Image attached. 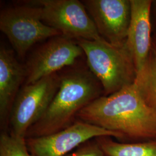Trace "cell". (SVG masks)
I'll list each match as a JSON object with an SVG mask.
<instances>
[{
    "instance_id": "obj_7",
    "label": "cell",
    "mask_w": 156,
    "mask_h": 156,
    "mask_svg": "<svg viewBox=\"0 0 156 156\" xmlns=\"http://www.w3.org/2000/svg\"><path fill=\"white\" fill-rule=\"evenodd\" d=\"M83 54V50L74 39L62 35L49 39L34 52L25 65V84L34 83L64 67L73 66Z\"/></svg>"
},
{
    "instance_id": "obj_3",
    "label": "cell",
    "mask_w": 156,
    "mask_h": 156,
    "mask_svg": "<svg viewBox=\"0 0 156 156\" xmlns=\"http://www.w3.org/2000/svg\"><path fill=\"white\" fill-rule=\"evenodd\" d=\"M88 68L100 82L103 95H109L133 84L136 70L126 45L116 46L106 40L79 39Z\"/></svg>"
},
{
    "instance_id": "obj_6",
    "label": "cell",
    "mask_w": 156,
    "mask_h": 156,
    "mask_svg": "<svg viewBox=\"0 0 156 156\" xmlns=\"http://www.w3.org/2000/svg\"><path fill=\"white\" fill-rule=\"evenodd\" d=\"M41 9L46 25L62 35L74 39L102 41L82 1L78 0H34L27 1Z\"/></svg>"
},
{
    "instance_id": "obj_14",
    "label": "cell",
    "mask_w": 156,
    "mask_h": 156,
    "mask_svg": "<svg viewBox=\"0 0 156 156\" xmlns=\"http://www.w3.org/2000/svg\"><path fill=\"white\" fill-rule=\"evenodd\" d=\"M0 156H34L28 150L26 138L9 131H1Z\"/></svg>"
},
{
    "instance_id": "obj_1",
    "label": "cell",
    "mask_w": 156,
    "mask_h": 156,
    "mask_svg": "<svg viewBox=\"0 0 156 156\" xmlns=\"http://www.w3.org/2000/svg\"><path fill=\"white\" fill-rule=\"evenodd\" d=\"M76 119L117 134L122 142L156 140V111L146 104L134 83L95 99Z\"/></svg>"
},
{
    "instance_id": "obj_2",
    "label": "cell",
    "mask_w": 156,
    "mask_h": 156,
    "mask_svg": "<svg viewBox=\"0 0 156 156\" xmlns=\"http://www.w3.org/2000/svg\"><path fill=\"white\" fill-rule=\"evenodd\" d=\"M103 95L100 82L89 68H73L60 75V86L42 116L33 125L26 138L58 132L76 120L78 113Z\"/></svg>"
},
{
    "instance_id": "obj_8",
    "label": "cell",
    "mask_w": 156,
    "mask_h": 156,
    "mask_svg": "<svg viewBox=\"0 0 156 156\" xmlns=\"http://www.w3.org/2000/svg\"><path fill=\"white\" fill-rule=\"evenodd\" d=\"M103 136L119 140L115 133L76 120L72 125L58 132L26 138V144L34 156H66L84 142Z\"/></svg>"
},
{
    "instance_id": "obj_10",
    "label": "cell",
    "mask_w": 156,
    "mask_h": 156,
    "mask_svg": "<svg viewBox=\"0 0 156 156\" xmlns=\"http://www.w3.org/2000/svg\"><path fill=\"white\" fill-rule=\"evenodd\" d=\"M25 66L17 60L15 51L0 48V125L1 131H8L12 108L20 87L26 79Z\"/></svg>"
},
{
    "instance_id": "obj_5",
    "label": "cell",
    "mask_w": 156,
    "mask_h": 156,
    "mask_svg": "<svg viewBox=\"0 0 156 156\" xmlns=\"http://www.w3.org/2000/svg\"><path fill=\"white\" fill-rule=\"evenodd\" d=\"M60 86L58 73L24 84L17 95L9 119L8 131L26 138L29 128L42 116Z\"/></svg>"
},
{
    "instance_id": "obj_15",
    "label": "cell",
    "mask_w": 156,
    "mask_h": 156,
    "mask_svg": "<svg viewBox=\"0 0 156 156\" xmlns=\"http://www.w3.org/2000/svg\"><path fill=\"white\" fill-rule=\"evenodd\" d=\"M66 156H105L97 142L90 140Z\"/></svg>"
},
{
    "instance_id": "obj_11",
    "label": "cell",
    "mask_w": 156,
    "mask_h": 156,
    "mask_svg": "<svg viewBox=\"0 0 156 156\" xmlns=\"http://www.w3.org/2000/svg\"><path fill=\"white\" fill-rule=\"evenodd\" d=\"M131 20L126 46L132 57L136 73L144 66L151 50L150 0H130Z\"/></svg>"
},
{
    "instance_id": "obj_9",
    "label": "cell",
    "mask_w": 156,
    "mask_h": 156,
    "mask_svg": "<svg viewBox=\"0 0 156 156\" xmlns=\"http://www.w3.org/2000/svg\"><path fill=\"white\" fill-rule=\"evenodd\" d=\"M82 2L102 38L116 46L126 45L131 20L130 0Z\"/></svg>"
},
{
    "instance_id": "obj_4",
    "label": "cell",
    "mask_w": 156,
    "mask_h": 156,
    "mask_svg": "<svg viewBox=\"0 0 156 156\" xmlns=\"http://www.w3.org/2000/svg\"><path fill=\"white\" fill-rule=\"evenodd\" d=\"M0 30L20 58L24 57L35 44L62 35L59 31L43 22L39 6L26 1L22 5L9 6L1 11Z\"/></svg>"
},
{
    "instance_id": "obj_12",
    "label": "cell",
    "mask_w": 156,
    "mask_h": 156,
    "mask_svg": "<svg viewBox=\"0 0 156 156\" xmlns=\"http://www.w3.org/2000/svg\"><path fill=\"white\" fill-rule=\"evenodd\" d=\"M105 156H156V140L115 141L108 136L95 138Z\"/></svg>"
},
{
    "instance_id": "obj_13",
    "label": "cell",
    "mask_w": 156,
    "mask_h": 156,
    "mask_svg": "<svg viewBox=\"0 0 156 156\" xmlns=\"http://www.w3.org/2000/svg\"><path fill=\"white\" fill-rule=\"evenodd\" d=\"M134 84L146 104L156 111V49H151Z\"/></svg>"
}]
</instances>
